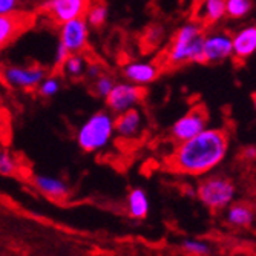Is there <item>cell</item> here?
Segmentation results:
<instances>
[{
	"instance_id": "cell-1",
	"label": "cell",
	"mask_w": 256,
	"mask_h": 256,
	"mask_svg": "<svg viewBox=\"0 0 256 256\" xmlns=\"http://www.w3.org/2000/svg\"><path fill=\"white\" fill-rule=\"evenodd\" d=\"M230 135L224 128H206L195 136L176 143L166 155L164 168L182 176H202L218 168L227 156Z\"/></svg>"
},
{
	"instance_id": "cell-2",
	"label": "cell",
	"mask_w": 256,
	"mask_h": 256,
	"mask_svg": "<svg viewBox=\"0 0 256 256\" xmlns=\"http://www.w3.org/2000/svg\"><path fill=\"white\" fill-rule=\"evenodd\" d=\"M204 26L192 20L186 23L174 34V38L164 54V64L169 68H178L188 63L202 64V38Z\"/></svg>"
},
{
	"instance_id": "cell-3",
	"label": "cell",
	"mask_w": 256,
	"mask_h": 256,
	"mask_svg": "<svg viewBox=\"0 0 256 256\" xmlns=\"http://www.w3.org/2000/svg\"><path fill=\"white\" fill-rule=\"evenodd\" d=\"M115 138V115L106 110H97L88 117L76 132L78 148L88 154L104 150Z\"/></svg>"
},
{
	"instance_id": "cell-4",
	"label": "cell",
	"mask_w": 256,
	"mask_h": 256,
	"mask_svg": "<svg viewBox=\"0 0 256 256\" xmlns=\"http://www.w3.org/2000/svg\"><path fill=\"white\" fill-rule=\"evenodd\" d=\"M236 188L234 181L222 175H210L206 176L198 182L196 196L204 207L216 214L235 200Z\"/></svg>"
},
{
	"instance_id": "cell-5",
	"label": "cell",
	"mask_w": 256,
	"mask_h": 256,
	"mask_svg": "<svg viewBox=\"0 0 256 256\" xmlns=\"http://www.w3.org/2000/svg\"><path fill=\"white\" fill-rule=\"evenodd\" d=\"M46 74H48V71L38 64H32V66L5 64L0 68V80L8 88L17 90H34Z\"/></svg>"
},
{
	"instance_id": "cell-6",
	"label": "cell",
	"mask_w": 256,
	"mask_h": 256,
	"mask_svg": "<svg viewBox=\"0 0 256 256\" xmlns=\"http://www.w3.org/2000/svg\"><path fill=\"white\" fill-rule=\"evenodd\" d=\"M208 126V110L204 104H196L178 118L170 128V140L176 144L186 142Z\"/></svg>"
},
{
	"instance_id": "cell-7",
	"label": "cell",
	"mask_w": 256,
	"mask_h": 256,
	"mask_svg": "<svg viewBox=\"0 0 256 256\" xmlns=\"http://www.w3.org/2000/svg\"><path fill=\"white\" fill-rule=\"evenodd\" d=\"M146 96V90L143 86L130 83V82H122L115 83L110 89L109 94L104 97L108 110L114 115L122 114L130 108H136L143 102Z\"/></svg>"
},
{
	"instance_id": "cell-8",
	"label": "cell",
	"mask_w": 256,
	"mask_h": 256,
	"mask_svg": "<svg viewBox=\"0 0 256 256\" xmlns=\"http://www.w3.org/2000/svg\"><path fill=\"white\" fill-rule=\"evenodd\" d=\"M234 56L232 34L224 30L204 32L202 38V64H216Z\"/></svg>"
},
{
	"instance_id": "cell-9",
	"label": "cell",
	"mask_w": 256,
	"mask_h": 256,
	"mask_svg": "<svg viewBox=\"0 0 256 256\" xmlns=\"http://www.w3.org/2000/svg\"><path fill=\"white\" fill-rule=\"evenodd\" d=\"M92 0H44L38 6V12L48 17L56 25L83 17Z\"/></svg>"
},
{
	"instance_id": "cell-10",
	"label": "cell",
	"mask_w": 256,
	"mask_h": 256,
	"mask_svg": "<svg viewBox=\"0 0 256 256\" xmlns=\"http://www.w3.org/2000/svg\"><path fill=\"white\" fill-rule=\"evenodd\" d=\"M58 26V42L69 54H83L89 46V25L84 17L68 20Z\"/></svg>"
},
{
	"instance_id": "cell-11",
	"label": "cell",
	"mask_w": 256,
	"mask_h": 256,
	"mask_svg": "<svg viewBox=\"0 0 256 256\" xmlns=\"http://www.w3.org/2000/svg\"><path fill=\"white\" fill-rule=\"evenodd\" d=\"M34 23V16L28 12H10L0 14V48L14 42L18 36L28 31Z\"/></svg>"
},
{
	"instance_id": "cell-12",
	"label": "cell",
	"mask_w": 256,
	"mask_h": 256,
	"mask_svg": "<svg viewBox=\"0 0 256 256\" xmlns=\"http://www.w3.org/2000/svg\"><path fill=\"white\" fill-rule=\"evenodd\" d=\"M143 114L136 108H130L115 115V136L120 140H136L143 130Z\"/></svg>"
},
{
	"instance_id": "cell-13",
	"label": "cell",
	"mask_w": 256,
	"mask_h": 256,
	"mask_svg": "<svg viewBox=\"0 0 256 256\" xmlns=\"http://www.w3.org/2000/svg\"><path fill=\"white\" fill-rule=\"evenodd\" d=\"M160 72H161V66L155 62L132 60L123 66V77L126 78V82L140 86H146L155 82L160 77Z\"/></svg>"
},
{
	"instance_id": "cell-14",
	"label": "cell",
	"mask_w": 256,
	"mask_h": 256,
	"mask_svg": "<svg viewBox=\"0 0 256 256\" xmlns=\"http://www.w3.org/2000/svg\"><path fill=\"white\" fill-rule=\"evenodd\" d=\"M31 182L42 195H44L46 198H51L52 201H66L69 194H71V189H69L66 181L56 176L36 174L31 178Z\"/></svg>"
},
{
	"instance_id": "cell-15",
	"label": "cell",
	"mask_w": 256,
	"mask_h": 256,
	"mask_svg": "<svg viewBox=\"0 0 256 256\" xmlns=\"http://www.w3.org/2000/svg\"><path fill=\"white\" fill-rule=\"evenodd\" d=\"M232 44H234V56L232 57L236 63H242L256 54V26L250 25L232 34Z\"/></svg>"
},
{
	"instance_id": "cell-16",
	"label": "cell",
	"mask_w": 256,
	"mask_h": 256,
	"mask_svg": "<svg viewBox=\"0 0 256 256\" xmlns=\"http://www.w3.org/2000/svg\"><path fill=\"white\" fill-rule=\"evenodd\" d=\"M226 16V0H198L194 20L201 25L210 26Z\"/></svg>"
},
{
	"instance_id": "cell-17",
	"label": "cell",
	"mask_w": 256,
	"mask_h": 256,
	"mask_svg": "<svg viewBox=\"0 0 256 256\" xmlns=\"http://www.w3.org/2000/svg\"><path fill=\"white\" fill-rule=\"evenodd\" d=\"M224 210H226V222L232 227H236V228L250 227L256 216L254 207L244 201H240V202L232 201Z\"/></svg>"
},
{
	"instance_id": "cell-18",
	"label": "cell",
	"mask_w": 256,
	"mask_h": 256,
	"mask_svg": "<svg viewBox=\"0 0 256 256\" xmlns=\"http://www.w3.org/2000/svg\"><path fill=\"white\" fill-rule=\"evenodd\" d=\"M126 208L130 218L134 220H144L149 215V196L142 188H135L129 192L126 200Z\"/></svg>"
},
{
	"instance_id": "cell-19",
	"label": "cell",
	"mask_w": 256,
	"mask_h": 256,
	"mask_svg": "<svg viewBox=\"0 0 256 256\" xmlns=\"http://www.w3.org/2000/svg\"><path fill=\"white\" fill-rule=\"evenodd\" d=\"M88 66V60L83 54H69L66 60L62 63L60 71L64 77L69 78H82L84 76Z\"/></svg>"
},
{
	"instance_id": "cell-20",
	"label": "cell",
	"mask_w": 256,
	"mask_h": 256,
	"mask_svg": "<svg viewBox=\"0 0 256 256\" xmlns=\"http://www.w3.org/2000/svg\"><path fill=\"white\" fill-rule=\"evenodd\" d=\"M108 16H109L108 6L103 2H100V0H92L83 17L88 22L89 28H100L106 23Z\"/></svg>"
},
{
	"instance_id": "cell-21",
	"label": "cell",
	"mask_w": 256,
	"mask_h": 256,
	"mask_svg": "<svg viewBox=\"0 0 256 256\" xmlns=\"http://www.w3.org/2000/svg\"><path fill=\"white\" fill-rule=\"evenodd\" d=\"M62 77L58 74H46L40 83L37 84L36 90H37V94L42 97V98H46V100H50L52 97H56L60 89H62Z\"/></svg>"
},
{
	"instance_id": "cell-22",
	"label": "cell",
	"mask_w": 256,
	"mask_h": 256,
	"mask_svg": "<svg viewBox=\"0 0 256 256\" xmlns=\"http://www.w3.org/2000/svg\"><path fill=\"white\" fill-rule=\"evenodd\" d=\"M253 8L252 0H226V16L230 18H242Z\"/></svg>"
},
{
	"instance_id": "cell-23",
	"label": "cell",
	"mask_w": 256,
	"mask_h": 256,
	"mask_svg": "<svg viewBox=\"0 0 256 256\" xmlns=\"http://www.w3.org/2000/svg\"><path fill=\"white\" fill-rule=\"evenodd\" d=\"M181 248H182V252L189 253V254H208L214 250L212 244H208L204 240H194V238L184 240L181 242Z\"/></svg>"
},
{
	"instance_id": "cell-24",
	"label": "cell",
	"mask_w": 256,
	"mask_h": 256,
	"mask_svg": "<svg viewBox=\"0 0 256 256\" xmlns=\"http://www.w3.org/2000/svg\"><path fill=\"white\" fill-rule=\"evenodd\" d=\"M17 169H18V162L14 158V155L6 149L0 150V175L14 176L17 174Z\"/></svg>"
},
{
	"instance_id": "cell-25",
	"label": "cell",
	"mask_w": 256,
	"mask_h": 256,
	"mask_svg": "<svg viewBox=\"0 0 256 256\" xmlns=\"http://www.w3.org/2000/svg\"><path fill=\"white\" fill-rule=\"evenodd\" d=\"M114 84H115V80H114V77L112 76H108V74H100L96 80H94V92L98 96V97H106L109 92H110V89L114 88Z\"/></svg>"
},
{
	"instance_id": "cell-26",
	"label": "cell",
	"mask_w": 256,
	"mask_h": 256,
	"mask_svg": "<svg viewBox=\"0 0 256 256\" xmlns=\"http://www.w3.org/2000/svg\"><path fill=\"white\" fill-rule=\"evenodd\" d=\"M102 72H103V68H102L100 63H97V62L89 63V62H88L86 71H84V76H86V77H89V78H92V80H96Z\"/></svg>"
},
{
	"instance_id": "cell-27",
	"label": "cell",
	"mask_w": 256,
	"mask_h": 256,
	"mask_svg": "<svg viewBox=\"0 0 256 256\" xmlns=\"http://www.w3.org/2000/svg\"><path fill=\"white\" fill-rule=\"evenodd\" d=\"M69 56V51L64 48V46L58 42L57 43V48H56V54H54V66L56 68H60L62 63L66 60V57Z\"/></svg>"
},
{
	"instance_id": "cell-28",
	"label": "cell",
	"mask_w": 256,
	"mask_h": 256,
	"mask_svg": "<svg viewBox=\"0 0 256 256\" xmlns=\"http://www.w3.org/2000/svg\"><path fill=\"white\" fill-rule=\"evenodd\" d=\"M18 0H0V14H10L18 10Z\"/></svg>"
},
{
	"instance_id": "cell-29",
	"label": "cell",
	"mask_w": 256,
	"mask_h": 256,
	"mask_svg": "<svg viewBox=\"0 0 256 256\" xmlns=\"http://www.w3.org/2000/svg\"><path fill=\"white\" fill-rule=\"evenodd\" d=\"M244 155H246V158L256 160V148H247V149H244Z\"/></svg>"
},
{
	"instance_id": "cell-30",
	"label": "cell",
	"mask_w": 256,
	"mask_h": 256,
	"mask_svg": "<svg viewBox=\"0 0 256 256\" xmlns=\"http://www.w3.org/2000/svg\"><path fill=\"white\" fill-rule=\"evenodd\" d=\"M252 100H253V104H254V109H256V92L252 96Z\"/></svg>"
},
{
	"instance_id": "cell-31",
	"label": "cell",
	"mask_w": 256,
	"mask_h": 256,
	"mask_svg": "<svg viewBox=\"0 0 256 256\" xmlns=\"http://www.w3.org/2000/svg\"><path fill=\"white\" fill-rule=\"evenodd\" d=\"M0 50H2V48H0Z\"/></svg>"
}]
</instances>
